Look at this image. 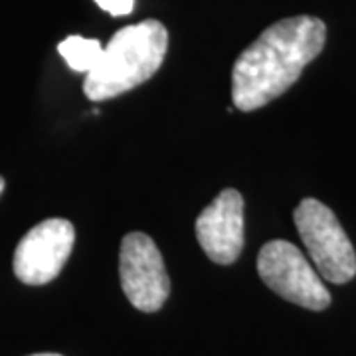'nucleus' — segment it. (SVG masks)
<instances>
[{
	"instance_id": "7",
	"label": "nucleus",
	"mask_w": 356,
	"mask_h": 356,
	"mask_svg": "<svg viewBox=\"0 0 356 356\" xmlns=\"http://www.w3.org/2000/svg\"><path fill=\"white\" fill-rule=\"evenodd\" d=\"M196 238L214 264H234L243 250L242 194L234 188L220 192L196 220Z\"/></svg>"
},
{
	"instance_id": "9",
	"label": "nucleus",
	"mask_w": 356,
	"mask_h": 356,
	"mask_svg": "<svg viewBox=\"0 0 356 356\" xmlns=\"http://www.w3.org/2000/svg\"><path fill=\"white\" fill-rule=\"evenodd\" d=\"M95 4L111 16H127L133 13L135 0H95Z\"/></svg>"
},
{
	"instance_id": "3",
	"label": "nucleus",
	"mask_w": 356,
	"mask_h": 356,
	"mask_svg": "<svg viewBox=\"0 0 356 356\" xmlns=\"http://www.w3.org/2000/svg\"><path fill=\"white\" fill-rule=\"evenodd\" d=\"M295 226L321 277L348 283L356 275V254L343 226L329 206L305 198L295 208Z\"/></svg>"
},
{
	"instance_id": "8",
	"label": "nucleus",
	"mask_w": 356,
	"mask_h": 356,
	"mask_svg": "<svg viewBox=\"0 0 356 356\" xmlns=\"http://www.w3.org/2000/svg\"><path fill=\"white\" fill-rule=\"evenodd\" d=\"M60 56L65 60V64L70 65L77 74H86L97 65L99 58L103 54V46L93 38H83V36H67L60 42L58 46Z\"/></svg>"
},
{
	"instance_id": "5",
	"label": "nucleus",
	"mask_w": 356,
	"mask_h": 356,
	"mask_svg": "<svg viewBox=\"0 0 356 356\" xmlns=\"http://www.w3.org/2000/svg\"><path fill=\"white\" fill-rule=\"evenodd\" d=\"M119 273L131 305L143 313H154L165 305L170 280L156 243L143 232H131L121 242Z\"/></svg>"
},
{
	"instance_id": "1",
	"label": "nucleus",
	"mask_w": 356,
	"mask_h": 356,
	"mask_svg": "<svg viewBox=\"0 0 356 356\" xmlns=\"http://www.w3.org/2000/svg\"><path fill=\"white\" fill-rule=\"evenodd\" d=\"M327 26L315 16L285 18L259 34L232 70V99L255 111L283 95L325 48Z\"/></svg>"
},
{
	"instance_id": "11",
	"label": "nucleus",
	"mask_w": 356,
	"mask_h": 356,
	"mask_svg": "<svg viewBox=\"0 0 356 356\" xmlns=\"http://www.w3.org/2000/svg\"><path fill=\"white\" fill-rule=\"evenodd\" d=\"M32 356H62V355H54V353H44V355H32Z\"/></svg>"
},
{
	"instance_id": "6",
	"label": "nucleus",
	"mask_w": 356,
	"mask_h": 356,
	"mask_svg": "<svg viewBox=\"0 0 356 356\" xmlns=\"http://www.w3.org/2000/svg\"><path fill=\"white\" fill-rule=\"evenodd\" d=\"M76 228L64 218L40 222L14 252V275L26 285H46L64 269L74 250Z\"/></svg>"
},
{
	"instance_id": "4",
	"label": "nucleus",
	"mask_w": 356,
	"mask_h": 356,
	"mask_svg": "<svg viewBox=\"0 0 356 356\" xmlns=\"http://www.w3.org/2000/svg\"><path fill=\"white\" fill-rule=\"evenodd\" d=\"M257 273L271 291L311 311L331 305V293L303 252L285 240L267 242L257 255Z\"/></svg>"
},
{
	"instance_id": "2",
	"label": "nucleus",
	"mask_w": 356,
	"mask_h": 356,
	"mask_svg": "<svg viewBox=\"0 0 356 356\" xmlns=\"http://www.w3.org/2000/svg\"><path fill=\"white\" fill-rule=\"evenodd\" d=\"M168 50V32L159 20H143L115 32L97 65L83 81L91 102L113 99L156 74Z\"/></svg>"
},
{
	"instance_id": "10",
	"label": "nucleus",
	"mask_w": 356,
	"mask_h": 356,
	"mask_svg": "<svg viewBox=\"0 0 356 356\" xmlns=\"http://www.w3.org/2000/svg\"><path fill=\"white\" fill-rule=\"evenodd\" d=\"M4 184H6V182H4V178L0 177V194H2V191H4Z\"/></svg>"
}]
</instances>
